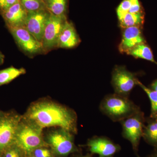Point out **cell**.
Returning <instances> with one entry per match:
<instances>
[{"mask_svg":"<svg viewBox=\"0 0 157 157\" xmlns=\"http://www.w3.org/2000/svg\"><path fill=\"white\" fill-rule=\"evenodd\" d=\"M137 85L144 92L149 99L151 103V113L149 117H157V92L147 87L139 80H137Z\"/></svg>","mask_w":157,"mask_h":157,"instance_id":"cell-20","label":"cell"},{"mask_svg":"<svg viewBox=\"0 0 157 157\" xmlns=\"http://www.w3.org/2000/svg\"><path fill=\"white\" fill-rule=\"evenodd\" d=\"M42 130L29 121L25 119L21 121L16 132L14 144L23 152L29 155L36 149L44 146Z\"/></svg>","mask_w":157,"mask_h":157,"instance_id":"cell-3","label":"cell"},{"mask_svg":"<svg viewBox=\"0 0 157 157\" xmlns=\"http://www.w3.org/2000/svg\"><path fill=\"white\" fill-rule=\"evenodd\" d=\"M142 138L154 149H157V117L146 118Z\"/></svg>","mask_w":157,"mask_h":157,"instance_id":"cell-15","label":"cell"},{"mask_svg":"<svg viewBox=\"0 0 157 157\" xmlns=\"http://www.w3.org/2000/svg\"><path fill=\"white\" fill-rule=\"evenodd\" d=\"M77 157H93L91 156L90 155H85V156H78Z\"/></svg>","mask_w":157,"mask_h":157,"instance_id":"cell-29","label":"cell"},{"mask_svg":"<svg viewBox=\"0 0 157 157\" xmlns=\"http://www.w3.org/2000/svg\"><path fill=\"white\" fill-rule=\"evenodd\" d=\"M47 141L53 151L60 156H67L77 151L73 133L60 128L53 131L47 136Z\"/></svg>","mask_w":157,"mask_h":157,"instance_id":"cell-6","label":"cell"},{"mask_svg":"<svg viewBox=\"0 0 157 157\" xmlns=\"http://www.w3.org/2000/svg\"><path fill=\"white\" fill-rule=\"evenodd\" d=\"M67 20L66 15L56 16L51 13L42 41L44 53L57 48L59 36Z\"/></svg>","mask_w":157,"mask_h":157,"instance_id":"cell-8","label":"cell"},{"mask_svg":"<svg viewBox=\"0 0 157 157\" xmlns=\"http://www.w3.org/2000/svg\"><path fill=\"white\" fill-rule=\"evenodd\" d=\"M33 153L36 157H52L50 151L46 148L39 147L35 149Z\"/></svg>","mask_w":157,"mask_h":157,"instance_id":"cell-25","label":"cell"},{"mask_svg":"<svg viewBox=\"0 0 157 157\" xmlns=\"http://www.w3.org/2000/svg\"><path fill=\"white\" fill-rule=\"evenodd\" d=\"M80 42V39L73 25L67 20L59 36L57 48H73Z\"/></svg>","mask_w":157,"mask_h":157,"instance_id":"cell-14","label":"cell"},{"mask_svg":"<svg viewBox=\"0 0 157 157\" xmlns=\"http://www.w3.org/2000/svg\"><path fill=\"white\" fill-rule=\"evenodd\" d=\"M86 146L91 153L98 155L99 157H113L121 150L119 144L104 136L93 137L88 140Z\"/></svg>","mask_w":157,"mask_h":157,"instance_id":"cell-11","label":"cell"},{"mask_svg":"<svg viewBox=\"0 0 157 157\" xmlns=\"http://www.w3.org/2000/svg\"><path fill=\"white\" fill-rule=\"evenodd\" d=\"M22 151L14 144L4 152L3 157H22Z\"/></svg>","mask_w":157,"mask_h":157,"instance_id":"cell-23","label":"cell"},{"mask_svg":"<svg viewBox=\"0 0 157 157\" xmlns=\"http://www.w3.org/2000/svg\"><path fill=\"white\" fill-rule=\"evenodd\" d=\"M145 43L140 27H131L124 29L119 50L121 53H128L135 46Z\"/></svg>","mask_w":157,"mask_h":157,"instance_id":"cell-13","label":"cell"},{"mask_svg":"<svg viewBox=\"0 0 157 157\" xmlns=\"http://www.w3.org/2000/svg\"><path fill=\"white\" fill-rule=\"evenodd\" d=\"M147 157H157V149H154L151 154L150 155Z\"/></svg>","mask_w":157,"mask_h":157,"instance_id":"cell-28","label":"cell"},{"mask_svg":"<svg viewBox=\"0 0 157 157\" xmlns=\"http://www.w3.org/2000/svg\"><path fill=\"white\" fill-rule=\"evenodd\" d=\"M22 118L13 113H2L0 117V157L14 144L17 128Z\"/></svg>","mask_w":157,"mask_h":157,"instance_id":"cell-5","label":"cell"},{"mask_svg":"<svg viewBox=\"0 0 157 157\" xmlns=\"http://www.w3.org/2000/svg\"><path fill=\"white\" fill-rule=\"evenodd\" d=\"M2 113H1V112H0V117H1V116H2Z\"/></svg>","mask_w":157,"mask_h":157,"instance_id":"cell-30","label":"cell"},{"mask_svg":"<svg viewBox=\"0 0 157 157\" xmlns=\"http://www.w3.org/2000/svg\"><path fill=\"white\" fill-rule=\"evenodd\" d=\"M119 20L121 27L124 29L135 26L141 27L144 22V12L143 11L136 13L128 12Z\"/></svg>","mask_w":157,"mask_h":157,"instance_id":"cell-16","label":"cell"},{"mask_svg":"<svg viewBox=\"0 0 157 157\" xmlns=\"http://www.w3.org/2000/svg\"><path fill=\"white\" fill-rule=\"evenodd\" d=\"M25 119L42 129L59 127L73 133L77 132V117L73 110L49 101H41L31 105Z\"/></svg>","mask_w":157,"mask_h":157,"instance_id":"cell-1","label":"cell"},{"mask_svg":"<svg viewBox=\"0 0 157 157\" xmlns=\"http://www.w3.org/2000/svg\"><path fill=\"white\" fill-rule=\"evenodd\" d=\"M4 59H5V56L1 52H0V65L4 63Z\"/></svg>","mask_w":157,"mask_h":157,"instance_id":"cell-27","label":"cell"},{"mask_svg":"<svg viewBox=\"0 0 157 157\" xmlns=\"http://www.w3.org/2000/svg\"><path fill=\"white\" fill-rule=\"evenodd\" d=\"M20 2L28 12L46 9L44 0H20Z\"/></svg>","mask_w":157,"mask_h":157,"instance_id":"cell-21","label":"cell"},{"mask_svg":"<svg viewBox=\"0 0 157 157\" xmlns=\"http://www.w3.org/2000/svg\"><path fill=\"white\" fill-rule=\"evenodd\" d=\"M148 87L157 92V78L152 82L149 87Z\"/></svg>","mask_w":157,"mask_h":157,"instance_id":"cell-26","label":"cell"},{"mask_svg":"<svg viewBox=\"0 0 157 157\" xmlns=\"http://www.w3.org/2000/svg\"><path fill=\"white\" fill-rule=\"evenodd\" d=\"M99 109L113 121L120 123L141 109L129 98L115 93L105 96L100 103Z\"/></svg>","mask_w":157,"mask_h":157,"instance_id":"cell-2","label":"cell"},{"mask_svg":"<svg viewBox=\"0 0 157 157\" xmlns=\"http://www.w3.org/2000/svg\"></svg>","mask_w":157,"mask_h":157,"instance_id":"cell-31","label":"cell"},{"mask_svg":"<svg viewBox=\"0 0 157 157\" xmlns=\"http://www.w3.org/2000/svg\"><path fill=\"white\" fill-rule=\"evenodd\" d=\"M25 73L24 68L18 69L13 67L0 70V86L8 84Z\"/></svg>","mask_w":157,"mask_h":157,"instance_id":"cell-18","label":"cell"},{"mask_svg":"<svg viewBox=\"0 0 157 157\" xmlns=\"http://www.w3.org/2000/svg\"><path fill=\"white\" fill-rule=\"evenodd\" d=\"M2 13L9 29L24 27L28 14V12L20 2L14 4Z\"/></svg>","mask_w":157,"mask_h":157,"instance_id":"cell-12","label":"cell"},{"mask_svg":"<svg viewBox=\"0 0 157 157\" xmlns=\"http://www.w3.org/2000/svg\"><path fill=\"white\" fill-rule=\"evenodd\" d=\"M127 54L134 56L136 58L146 60L157 65V62L155 59L151 49L145 43H141L135 46Z\"/></svg>","mask_w":157,"mask_h":157,"instance_id":"cell-17","label":"cell"},{"mask_svg":"<svg viewBox=\"0 0 157 157\" xmlns=\"http://www.w3.org/2000/svg\"><path fill=\"white\" fill-rule=\"evenodd\" d=\"M19 48L28 55L44 53L42 43L24 27L9 29Z\"/></svg>","mask_w":157,"mask_h":157,"instance_id":"cell-9","label":"cell"},{"mask_svg":"<svg viewBox=\"0 0 157 157\" xmlns=\"http://www.w3.org/2000/svg\"><path fill=\"white\" fill-rule=\"evenodd\" d=\"M46 9L56 16L66 15L67 0H44Z\"/></svg>","mask_w":157,"mask_h":157,"instance_id":"cell-19","label":"cell"},{"mask_svg":"<svg viewBox=\"0 0 157 157\" xmlns=\"http://www.w3.org/2000/svg\"><path fill=\"white\" fill-rule=\"evenodd\" d=\"M50 14L46 9L28 12L26 20L24 27L41 43Z\"/></svg>","mask_w":157,"mask_h":157,"instance_id":"cell-10","label":"cell"},{"mask_svg":"<svg viewBox=\"0 0 157 157\" xmlns=\"http://www.w3.org/2000/svg\"><path fill=\"white\" fill-rule=\"evenodd\" d=\"M135 0H123L116 9L118 19L128 12L129 9Z\"/></svg>","mask_w":157,"mask_h":157,"instance_id":"cell-22","label":"cell"},{"mask_svg":"<svg viewBox=\"0 0 157 157\" xmlns=\"http://www.w3.org/2000/svg\"><path fill=\"white\" fill-rule=\"evenodd\" d=\"M138 80L136 74L124 66H116L113 71L111 83L114 93L119 95L129 98Z\"/></svg>","mask_w":157,"mask_h":157,"instance_id":"cell-7","label":"cell"},{"mask_svg":"<svg viewBox=\"0 0 157 157\" xmlns=\"http://www.w3.org/2000/svg\"><path fill=\"white\" fill-rule=\"evenodd\" d=\"M145 122L146 117L144 113L140 109L120 122L122 126V135L131 143L133 151L137 157H140L138 152Z\"/></svg>","mask_w":157,"mask_h":157,"instance_id":"cell-4","label":"cell"},{"mask_svg":"<svg viewBox=\"0 0 157 157\" xmlns=\"http://www.w3.org/2000/svg\"><path fill=\"white\" fill-rule=\"evenodd\" d=\"M19 2L20 0H0V10L2 12Z\"/></svg>","mask_w":157,"mask_h":157,"instance_id":"cell-24","label":"cell"}]
</instances>
